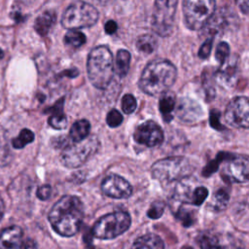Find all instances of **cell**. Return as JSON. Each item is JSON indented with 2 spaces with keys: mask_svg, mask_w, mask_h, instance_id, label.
I'll list each match as a JSON object with an SVG mask.
<instances>
[{
  "mask_svg": "<svg viewBox=\"0 0 249 249\" xmlns=\"http://www.w3.org/2000/svg\"><path fill=\"white\" fill-rule=\"evenodd\" d=\"M84 218V205L76 196L60 197L49 212L48 219L53 231L61 236L75 235L82 225Z\"/></svg>",
  "mask_w": 249,
  "mask_h": 249,
  "instance_id": "1",
  "label": "cell"
},
{
  "mask_svg": "<svg viewBox=\"0 0 249 249\" xmlns=\"http://www.w3.org/2000/svg\"><path fill=\"white\" fill-rule=\"evenodd\" d=\"M176 77V67L170 61L156 59L144 68L138 86L148 95H161L174 84Z\"/></svg>",
  "mask_w": 249,
  "mask_h": 249,
  "instance_id": "2",
  "label": "cell"
},
{
  "mask_svg": "<svg viewBox=\"0 0 249 249\" xmlns=\"http://www.w3.org/2000/svg\"><path fill=\"white\" fill-rule=\"evenodd\" d=\"M88 76L90 83L99 89H106L113 78V55L106 46L93 48L88 56Z\"/></svg>",
  "mask_w": 249,
  "mask_h": 249,
  "instance_id": "3",
  "label": "cell"
},
{
  "mask_svg": "<svg viewBox=\"0 0 249 249\" xmlns=\"http://www.w3.org/2000/svg\"><path fill=\"white\" fill-rule=\"evenodd\" d=\"M193 171V164L184 157L165 158L156 161L151 167L153 177L161 183H171L183 179L191 175Z\"/></svg>",
  "mask_w": 249,
  "mask_h": 249,
  "instance_id": "4",
  "label": "cell"
},
{
  "mask_svg": "<svg viewBox=\"0 0 249 249\" xmlns=\"http://www.w3.org/2000/svg\"><path fill=\"white\" fill-rule=\"evenodd\" d=\"M100 142L94 135L88 136L80 142L67 144L60 155L63 165L68 168H76L83 165L99 149Z\"/></svg>",
  "mask_w": 249,
  "mask_h": 249,
  "instance_id": "5",
  "label": "cell"
},
{
  "mask_svg": "<svg viewBox=\"0 0 249 249\" xmlns=\"http://www.w3.org/2000/svg\"><path fill=\"white\" fill-rule=\"evenodd\" d=\"M98 17V11L94 6L84 1H77L65 10L61 18V24L70 30L90 27L97 22Z\"/></svg>",
  "mask_w": 249,
  "mask_h": 249,
  "instance_id": "6",
  "label": "cell"
},
{
  "mask_svg": "<svg viewBox=\"0 0 249 249\" xmlns=\"http://www.w3.org/2000/svg\"><path fill=\"white\" fill-rule=\"evenodd\" d=\"M130 223L128 213L116 211L102 216L92 227L91 233L99 239H113L126 231Z\"/></svg>",
  "mask_w": 249,
  "mask_h": 249,
  "instance_id": "7",
  "label": "cell"
},
{
  "mask_svg": "<svg viewBox=\"0 0 249 249\" xmlns=\"http://www.w3.org/2000/svg\"><path fill=\"white\" fill-rule=\"evenodd\" d=\"M215 0H183L185 24L192 30L202 28L215 12Z\"/></svg>",
  "mask_w": 249,
  "mask_h": 249,
  "instance_id": "8",
  "label": "cell"
},
{
  "mask_svg": "<svg viewBox=\"0 0 249 249\" xmlns=\"http://www.w3.org/2000/svg\"><path fill=\"white\" fill-rule=\"evenodd\" d=\"M177 3L178 0H155L152 27L157 34L167 36L171 33Z\"/></svg>",
  "mask_w": 249,
  "mask_h": 249,
  "instance_id": "9",
  "label": "cell"
},
{
  "mask_svg": "<svg viewBox=\"0 0 249 249\" xmlns=\"http://www.w3.org/2000/svg\"><path fill=\"white\" fill-rule=\"evenodd\" d=\"M223 177L230 182H249V156L229 154L225 159Z\"/></svg>",
  "mask_w": 249,
  "mask_h": 249,
  "instance_id": "10",
  "label": "cell"
},
{
  "mask_svg": "<svg viewBox=\"0 0 249 249\" xmlns=\"http://www.w3.org/2000/svg\"><path fill=\"white\" fill-rule=\"evenodd\" d=\"M225 120L233 127L249 128V98L236 96L225 110Z\"/></svg>",
  "mask_w": 249,
  "mask_h": 249,
  "instance_id": "11",
  "label": "cell"
},
{
  "mask_svg": "<svg viewBox=\"0 0 249 249\" xmlns=\"http://www.w3.org/2000/svg\"><path fill=\"white\" fill-rule=\"evenodd\" d=\"M134 140L147 147H155L163 141V132L154 121H147L139 124L134 131Z\"/></svg>",
  "mask_w": 249,
  "mask_h": 249,
  "instance_id": "12",
  "label": "cell"
},
{
  "mask_svg": "<svg viewBox=\"0 0 249 249\" xmlns=\"http://www.w3.org/2000/svg\"><path fill=\"white\" fill-rule=\"evenodd\" d=\"M101 191L113 198H127L132 194V187L124 178L117 174H110L103 179Z\"/></svg>",
  "mask_w": 249,
  "mask_h": 249,
  "instance_id": "13",
  "label": "cell"
},
{
  "mask_svg": "<svg viewBox=\"0 0 249 249\" xmlns=\"http://www.w3.org/2000/svg\"><path fill=\"white\" fill-rule=\"evenodd\" d=\"M23 231L18 226H11L0 233V249H22Z\"/></svg>",
  "mask_w": 249,
  "mask_h": 249,
  "instance_id": "14",
  "label": "cell"
},
{
  "mask_svg": "<svg viewBox=\"0 0 249 249\" xmlns=\"http://www.w3.org/2000/svg\"><path fill=\"white\" fill-rule=\"evenodd\" d=\"M177 115L181 120L185 122H194L201 118L202 111L199 105L194 100L183 98L180 100L177 107Z\"/></svg>",
  "mask_w": 249,
  "mask_h": 249,
  "instance_id": "15",
  "label": "cell"
},
{
  "mask_svg": "<svg viewBox=\"0 0 249 249\" xmlns=\"http://www.w3.org/2000/svg\"><path fill=\"white\" fill-rule=\"evenodd\" d=\"M63 102L64 99L60 98L53 106L47 109L52 115L49 118V124L55 129H63L67 125V120L63 113Z\"/></svg>",
  "mask_w": 249,
  "mask_h": 249,
  "instance_id": "16",
  "label": "cell"
},
{
  "mask_svg": "<svg viewBox=\"0 0 249 249\" xmlns=\"http://www.w3.org/2000/svg\"><path fill=\"white\" fill-rule=\"evenodd\" d=\"M56 15L53 12L46 11L39 15L34 22L36 32L41 36H47L53 25L55 23Z\"/></svg>",
  "mask_w": 249,
  "mask_h": 249,
  "instance_id": "17",
  "label": "cell"
},
{
  "mask_svg": "<svg viewBox=\"0 0 249 249\" xmlns=\"http://www.w3.org/2000/svg\"><path fill=\"white\" fill-rule=\"evenodd\" d=\"M130 249H164V244L159 235L148 233L138 237Z\"/></svg>",
  "mask_w": 249,
  "mask_h": 249,
  "instance_id": "18",
  "label": "cell"
},
{
  "mask_svg": "<svg viewBox=\"0 0 249 249\" xmlns=\"http://www.w3.org/2000/svg\"><path fill=\"white\" fill-rule=\"evenodd\" d=\"M159 109L164 122H170L175 109V96L172 92H164L161 94L159 102Z\"/></svg>",
  "mask_w": 249,
  "mask_h": 249,
  "instance_id": "19",
  "label": "cell"
},
{
  "mask_svg": "<svg viewBox=\"0 0 249 249\" xmlns=\"http://www.w3.org/2000/svg\"><path fill=\"white\" fill-rule=\"evenodd\" d=\"M90 130V124L87 120H79L75 122L69 131V136L72 142H80L86 139Z\"/></svg>",
  "mask_w": 249,
  "mask_h": 249,
  "instance_id": "20",
  "label": "cell"
},
{
  "mask_svg": "<svg viewBox=\"0 0 249 249\" xmlns=\"http://www.w3.org/2000/svg\"><path fill=\"white\" fill-rule=\"evenodd\" d=\"M158 46L157 39L150 34L141 35L136 40V48L143 53H152Z\"/></svg>",
  "mask_w": 249,
  "mask_h": 249,
  "instance_id": "21",
  "label": "cell"
},
{
  "mask_svg": "<svg viewBox=\"0 0 249 249\" xmlns=\"http://www.w3.org/2000/svg\"><path fill=\"white\" fill-rule=\"evenodd\" d=\"M130 53L126 50H120L116 57V72L120 77H124L129 69Z\"/></svg>",
  "mask_w": 249,
  "mask_h": 249,
  "instance_id": "22",
  "label": "cell"
},
{
  "mask_svg": "<svg viewBox=\"0 0 249 249\" xmlns=\"http://www.w3.org/2000/svg\"><path fill=\"white\" fill-rule=\"evenodd\" d=\"M33 140H34V133L28 128H23L19 132L18 136L12 140V145L15 149H21L25 147L27 144L31 143Z\"/></svg>",
  "mask_w": 249,
  "mask_h": 249,
  "instance_id": "23",
  "label": "cell"
},
{
  "mask_svg": "<svg viewBox=\"0 0 249 249\" xmlns=\"http://www.w3.org/2000/svg\"><path fill=\"white\" fill-rule=\"evenodd\" d=\"M86 36L78 30H70L64 36V42L73 48H79L86 43Z\"/></svg>",
  "mask_w": 249,
  "mask_h": 249,
  "instance_id": "24",
  "label": "cell"
},
{
  "mask_svg": "<svg viewBox=\"0 0 249 249\" xmlns=\"http://www.w3.org/2000/svg\"><path fill=\"white\" fill-rule=\"evenodd\" d=\"M176 218L184 227H190L196 221V213L193 211V209L180 208L176 213Z\"/></svg>",
  "mask_w": 249,
  "mask_h": 249,
  "instance_id": "25",
  "label": "cell"
},
{
  "mask_svg": "<svg viewBox=\"0 0 249 249\" xmlns=\"http://www.w3.org/2000/svg\"><path fill=\"white\" fill-rule=\"evenodd\" d=\"M199 246L201 249H223L217 238L210 234H203L200 236Z\"/></svg>",
  "mask_w": 249,
  "mask_h": 249,
  "instance_id": "26",
  "label": "cell"
},
{
  "mask_svg": "<svg viewBox=\"0 0 249 249\" xmlns=\"http://www.w3.org/2000/svg\"><path fill=\"white\" fill-rule=\"evenodd\" d=\"M230 199V196L229 194L225 191V190H219L215 196H214V198H213V205H214V208L217 209V210H222L224 209L227 204H228V201Z\"/></svg>",
  "mask_w": 249,
  "mask_h": 249,
  "instance_id": "27",
  "label": "cell"
},
{
  "mask_svg": "<svg viewBox=\"0 0 249 249\" xmlns=\"http://www.w3.org/2000/svg\"><path fill=\"white\" fill-rule=\"evenodd\" d=\"M230 54V46L226 42H221L215 51V57L216 60L222 65L226 62L228 56Z\"/></svg>",
  "mask_w": 249,
  "mask_h": 249,
  "instance_id": "28",
  "label": "cell"
},
{
  "mask_svg": "<svg viewBox=\"0 0 249 249\" xmlns=\"http://www.w3.org/2000/svg\"><path fill=\"white\" fill-rule=\"evenodd\" d=\"M137 107V101L132 94H125L122 99V109L125 114H131Z\"/></svg>",
  "mask_w": 249,
  "mask_h": 249,
  "instance_id": "29",
  "label": "cell"
},
{
  "mask_svg": "<svg viewBox=\"0 0 249 249\" xmlns=\"http://www.w3.org/2000/svg\"><path fill=\"white\" fill-rule=\"evenodd\" d=\"M228 153H221L218 155L217 159L215 160H212L211 162L208 163V165H206L202 171L203 176H210L213 172H215L219 166V163L221 161H224L225 159L228 157Z\"/></svg>",
  "mask_w": 249,
  "mask_h": 249,
  "instance_id": "30",
  "label": "cell"
},
{
  "mask_svg": "<svg viewBox=\"0 0 249 249\" xmlns=\"http://www.w3.org/2000/svg\"><path fill=\"white\" fill-rule=\"evenodd\" d=\"M207 195H208V191H207L206 188L197 187L193 192V195H192V197H191V203L194 204V205H196V206L202 204L203 201L205 200Z\"/></svg>",
  "mask_w": 249,
  "mask_h": 249,
  "instance_id": "31",
  "label": "cell"
},
{
  "mask_svg": "<svg viewBox=\"0 0 249 249\" xmlns=\"http://www.w3.org/2000/svg\"><path fill=\"white\" fill-rule=\"evenodd\" d=\"M106 122L110 127H117L123 123V116L118 110L112 109L107 114Z\"/></svg>",
  "mask_w": 249,
  "mask_h": 249,
  "instance_id": "32",
  "label": "cell"
},
{
  "mask_svg": "<svg viewBox=\"0 0 249 249\" xmlns=\"http://www.w3.org/2000/svg\"><path fill=\"white\" fill-rule=\"evenodd\" d=\"M164 211V203L162 201H155L151 204L150 208L148 209L147 215L151 219H158L160 218Z\"/></svg>",
  "mask_w": 249,
  "mask_h": 249,
  "instance_id": "33",
  "label": "cell"
},
{
  "mask_svg": "<svg viewBox=\"0 0 249 249\" xmlns=\"http://www.w3.org/2000/svg\"><path fill=\"white\" fill-rule=\"evenodd\" d=\"M212 42H213V38H209V39H206L205 42L200 46L199 51L197 53V55L199 56V58L205 59L210 55V53L212 50Z\"/></svg>",
  "mask_w": 249,
  "mask_h": 249,
  "instance_id": "34",
  "label": "cell"
},
{
  "mask_svg": "<svg viewBox=\"0 0 249 249\" xmlns=\"http://www.w3.org/2000/svg\"><path fill=\"white\" fill-rule=\"evenodd\" d=\"M36 196L41 200H47L52 196V187L50 185H42L37 189Z\"/></svg>",
  "mask_w": 249,
  "mask_h": 249,
  "instance_id": "35",
  "label": "cell"
},
{
  "mask_svg": "<svg viewBox=\"0 0 249 249\" xmlns=\"http://www.w3.org/2000/svg\"><path fill=\"white\" fill-rule=\"evenodd\" d=\"M219 114V112L218 111H212L211 112V114H210V124H211V125L214 127V128H216V129H223L224 127H223V125H221L220 124H219V122H218V118H216L217 117V115Z\"/></svg>",
  "mask_w": 249,
  "mask_h": 249,
  "instance_id": "36",
  "label": "cell"
},
{
  "mask_svg": "<svg viewBox=\"0 0 249 249\" xmlns=\"http://www.w3.org/2000/svg\"><path fill=\"white\" fill-rule=\"evenodd\" d=\"M240 11L249 17V0H235Z\"/></svg>",
  "mask_w": 249,
  "mask_h": 249,
  "instance_id": "37",
  "label": "cell"
},
{
  "mask_svg": "<svg viewBox=\"0 0 249 249\" xmlns=\"http://www.w3.org/2000/svg\"><path fill=\"white\" fill-rule=\"evenodd\" d=\"M117 28H118V25L114 20H108L104 25V29L107 34L115 33L117 31Z\"/></svg>",
  "mask_w": 249,
  "mask_h": 249,
  "instance_id": "38",
  "label": "cell"
},
{
  "mask_svg": "<svg viewBox=\"0 0 249 249\" xmlns=\"http://www.w3.org/2000/svg\"><path fill=\"white\" fill-rule=\"evenodd\" d=\"M22 249H37V243L31 238H27L23 242Z\"/></svg>",
  "mask_w": 249,
  "mask_h": 249,
  "instance_id": "39",
  "label": "cell"
},
{
  "mask_svg": "<svg viewBox=\"0 0 249 249\" xmlns=\"http://www.w3.org/2000/svg\"><path fill=\"white\" fill-rule=\"evenodd\" d=\"M4 212H5V202H4V200H3L2 196H1V194H0V221L3 218Z\"/></svg>",
  "mask_w": 249,
  "mask_h": 249,
  "instance_id": "40",
  "label": "cell"
},
{
  "mask_svg": "<svg viewBox=\"0 0 249 249\" xmlns=\"http://www.w3.org/2000/svg\"><path fill=\"white\" fill-rule=\"evenodd\" d=\"M92 1H94L95 3H97L99 5H107L109 3H112L114 0H92Z\"/></svg>",
  "mask_w": 249,
  "mask_h": 249,
  "instance_id": "41",
  "label": "cell"
},
{
  "mask_svg": "<svg viewBox=\"0 0 249 249\" xmlns=\"http://www.w3.org/2000/svg\"><path fill=\"white\" fill-rule=\"evenodd\" d=\"M3 56H4V53H3V51L0 49V59H1Z\"/></svg>",
  "mask_w": 249,
  "mask_h": 249,
  "instance_id": "42",
  "label": "cell"
},
{
  "mask_svg": "<svg viewBox=\"0 0 249 249\" xmlns=\"http://www.w3.org/2000/svg\"><path fill=\"white\" fill-rule=\"evenodd\" d=\"M182 249H193V248L190 247V246H186V247H184V248H182Z\"/></svg>",
  "mask_w": 249,
  "mask_h": 249,
  "instance_id": "43",
  "label": "cell"
}]
</instances>
